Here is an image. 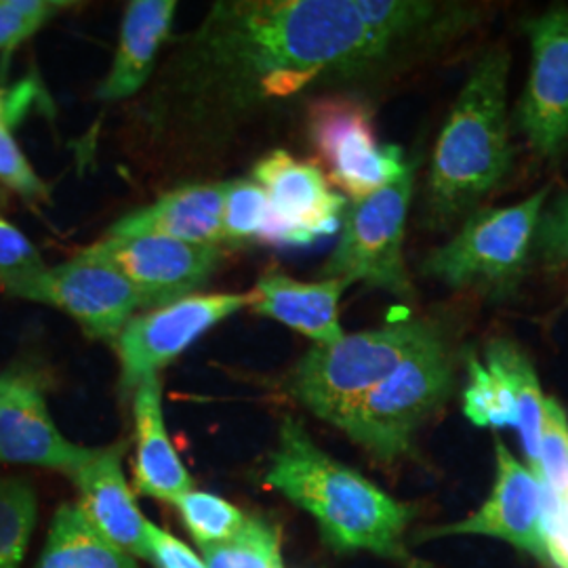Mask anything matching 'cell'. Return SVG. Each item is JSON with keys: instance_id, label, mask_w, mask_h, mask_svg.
<instances>
[{"instance_id": "6da1fadb", "label": "cell", "mask_w": 568, "mask_h": 568, "mask_svg": "<svg viewBox=\"0 0 568 568\" xmlns=\"http://www.w3.org/2000/svg\"><path fill=\"white\" fill-rule=\"evenodd\" d=\"M464 11L417 0L215 2L169 63L164 91L187 121H213L356 77L406 42L453 32Z\"/></svg>"}, {"instance_id": "7a4b0ae2", "label": "cell", "mask_w": 568, "mask_h": 568, "mask_svg": "<svg viewBox=\"0 0 568 568\" xmlns=\"http://www.w3.org/2000/svg\"><path fill=\"white\" fill-rule=\"evenodd\" d=\"M265 483L307 511L331 548L371 551L419 568L403 546L415 508L396 501L361 471L326 455L300 419H284Z\"/></svg>"}, {"instance_id": "3957f363", "label": "cell", "mask_w": 568, "mask_h": 568, "mask_svg": "<svg viewBox=\"0 0 568 568\" xmlns=\"http://www.w3.org/2000/svg\"><path fill=\"white\" fill-rule=\"evenodd\" d=\"M509 53L485 51L474 63L434 150L427 178L426 220L432 230L467 220L508 178Z\"/></svg>"}, {"instance_id": "277c9868", "label": "cell", "mask_w": 568, "mask_h": 568, "mask_svg": "<svg viewBox=\"0 0 568 568\" xmlns=\"http://www.w3.org/2000/svg\"><path fill=\"white\" fill-rule=\"evenodd\" d=\"M440 333L434 323L408 321L314 345L291 375V394L318 419L337 426L396 366Z\"/></svg>"}, {"instance_id": "5b68a950", "label": "cell", "mask_w": 568, "mask_h": 568, "mask_svg": "<svg viewBox=\"0 0 568 568\" xmlns=\"http://www.w3.org/2000/svg\"><path fill=\"white\" fill-rule=\"evenodd\" d=\"M453 384L455 363L440 333L396 366L335 427L375 459L392 464L410 453L415 432L447 403Z\"/></svg>"}, {"instance_id": "8992f818", "label": "cell", "mask_w": 568, "mask_h": 568, "mask_svg": "<svg viewBox=\"0 0 568 568\" xmlns=\"http://www.w3.org/2000/svg\"><path fill=\"white\" fill-rule=\"evenodd\" d=\"M548 194L546 185L523 203L474 211L447 244L427 255L422 272L455 288L508 295L527 272Z\"/></svg>"}, {"instance_id": "52a82bcc", "label": "cell", "mask_w": 568, "mask_h": 568, "mask_svg": "<svg viewBox=\"0 0 568 568\" xmlns=\"http://www.w3.org/2000/svg\"><path fill=\"white\" fill-rule=\"evenodd\" d=\"M415 163L379 192L352 201L342 220V236L323 267L325 278H344L410 297L413 284L406 272V215L413 199Z\"/></svg>"}, {"instance_id": "ba28073f", "label": "cell", "mask_w": 568, "mask_h": 568, "mask_svg": "<svg viewBox=\"0 0 568 568\" xmlns=\"http://www.w3.org/2000/svg\"><path fill=\"white\" fill-rule=\"evenodd\" d=\"M310 140L328 180L352 201H361L406 171L403 148L379 143L373 112L347 95H326L310 105Z\"/></svg>"}, {"instance_id": "9c48e42d", "label": "cell", "mask_w": 568, "mask_h": 568, "mask_svg": "<svg viewBox=\"0 0 568 568\" xmlns=\"http://www.w3.org/2000/svg\"><path fill=\"white\" fill-rule=\"evenodd\" d=\"M251 304V291L190 295L133 316L114 342L122 392H135L145 377L159 375V368L173 363L204 333Z\"/></svg>"}, {"instance_id": "30bf717a", "label": "cell", "mask_w": 568, "mask_h": 568, "mask_svg": "<svg viewBox=\"0 0 568 568\" xmlns=\"http://www.w3.org/2000/svg\"><path fill=\"white\" fill-rule=\"evenodd\" d=\"M530 72L516 121L528 148L549 163L568 150V9L556 7L525 23Z\"/></svg>"}, {"instance_id": "8fae6325", "label": "cell", "mask_w": 568, "mask_h": 568, "mask_svg": "<svg viewBox=\"0 0 568 568\" xmlns=\"http://www.w3.org/2000/svg\"><path fill=\"white\" fill-rule=\"evenodd\" d=\"M270 201V217L260 234L267 244L305 246L342 227L345 199L335 194L325 171L284 150H274L253 169Z\"/></svg>"}, {"instance_id": "7c38bea8", "label": "cell", "mask_w": 568, "mask_h": 568, "mask_svg": "<svg viewBox=\"0 0 568 568\" xmlns=\"http://www.w3.org/2000/svg\"><path fill=\"white\" fill-rule=\"evenodd\" d=\"M82 257L116 270L154 310L194 295L224 260L222 246L169 241L159 236L110 239L81 251Z\"/></svg>"}, {"instance_id": "4fadbf2b", "label": "cell", "mask_w": 568, "mask_h": 568, "mask_svg": "<svg viewBox=\"0 0 568 568\" xmlns=\"http://www.w3.org/2000/svg\"><path fill=\"white\" fill-rule=\"evenodd\" d=\"M18 297L58 307L89 337L112 344L143 307L140 293L116 270L81 253L65 264L47 267Z\"/></svg>"}, {"instance_id": "5bb4252c", "label": "cell", "mask_w": 568, "mask_h": 568, "mask_svg": "<svg viewBox=\"0 0 568 568\" xmlns=\"http://www.w3.org/2000/svg\"><path fill=\"white\" fill-rule=\"evenodd\" d=\"M93 453L95 448L79 447L61 434L37 377L26 371L0 375V462L72 476Z\"/></svg>"}, {"instance_id": "9a60e30c", "label": "cell", "mask_w": 568, "mask_h": 568, "mask_svg": "<svg viewBox=\"0 0 568 568\" xmlns=\"http://www.w3.org/2000/svg\"><path fill=\"white\" fill-rule=\"evenodd\" d=\"M497 478L487 504L467 520L436 528L438 535H487L525 549L548 562L544 539V490L541 483L523 466L501 440H495Z\"/></svg>"}, {"instance_id": "2e32d148", "label": "cell", "mask_w": 568, "mask_h": 568, "mask_svg": "<svg viewBox=\"0 0 568 568\" xmlns=\"http://www.w3.org/2000/svg\"><path fill=\"white\" fill-rule=\"evenodd\" d=\"M225 185H183L156 203L124 215L108 230L110 239L159 236L190 244L222 246L224 236Z\"/></svg>"}, {"instance_id": "e0dca14e", "label": "cell", "mask_w": 568, "mask_h": 568, "mask_svg": "<svg viewBox=\"0 0 568 568\" xmlns=\"http://www.w3.org/2000/svg\"><path fill=\"white\" fill-rule=\"evenodd\" d=\"M121 445L95 448L91 459L72 474L81 493L79 508L103 537L129 556L148 558L145 523L122 471Z\"/></svg>"}, {"instance_id": "ac0fdd59", "label": "cell", "mask_w": 568, "mask_h": 568, "mask_svg": "<svg viewBox=\"0 0 568 568\" xmlns=\"http://www.w3.org/2000/svg\"><path fill=\"white\" fill-rule=\"evenodd\" d=\"M349 284L344 278L302 283L283 270L272 267L260 276L251 291V310L302 333L318 345L337 344L345 335L339 323V302Z\"/></svg>"}, {"instance_id": "d6986e66", "label": "cell", "mask_w": 568, "mask_h": 568, "mask_svg": "<svg viewBox=\"0 0 568 568\" xmlns=\"http://www.w3.org/2000/svg\"><path fill=\"white\" fill-rule=\"evenodd\" d=\"M135 415V483L143 495L175 504L194 488L190 471L173 447L163 413V386L159 375L145 377L133 392Z\"/></svg>"}, {"instance_id": "ffe728a7", "label": "cell", "mask_w": 568, "mask_h": 568, "mask_svg": "<svg viewBox=\"0 0 568 568\" xmlns=\"http://www.w3.org/2000/svg\"><path fill=\"white\" fill-rule=\"evenodd\" d=\"M178 4L173 0H133L124 11L114 63L98 89L103 102L135 95L152 74L156 53L171 32Z\"/></svg>"}, {"instance_id": "44dd1931", "label": "cell", "mask_w": 568, "mask_h": 568, "mask_svg": "<svg viewBox=\"0 0 568 568\" xmlns=\"http://www.w3.org/2000/svg\"><path fill=\"white\" fill-rule=\"evenodd\" d=\"M37 568H138V565L133 556L110 544L87 520L79 504H65L53 518Z\"/></svg>"}, {"instance_id": "7402d4cb", "label": "cell", "mask_w": 568, "mask_h": 568, "mask_svg": "<svg viewBox=\"0 0 568 568\" xmlns=\"http://www.w3.org/2000/svg\"><path fill=\"white\" fill-rule=\"evenodd\" d=\"M487 366L497 371L508 382L514 400L518 408V427L520 438L528 459V469L541 483V417H544V403L546 396L541 392V384L537 379L535 366L527 354L516 344L504 337L488 342Z\"/></svg>"}, {"instance_id": "603a6c76", "label": "cell", "mask_w": 568, "mask_h": 568, "mask_svg": "<svg viewBox=\"0 0 568 568\" xmlns=\"http://www.w3.org/2000/svg\"><path fill=\"white\" fill-rule=\"evenodd\" d=\"M39 501L23 478L0 480V568H20L34 532Z\"/></svg>"}, {"instance_id": "cb8c5ba5", "label": "cell", "mask_w": 568, "mask_h": 568, "mask_svg": "<svg viewBox=\"0 0 568 568\" xmlns=\"http://www.w3.org/2000/svg\"><path fill=\"white\" fill-rule=\"evenodd\" d=\"M201 549L206 568H278L283 565L281 535L262 518H246L234 537Z\"/></svg>"}, {"instance_id": "d4e9b609", "label": "cell", "mask_w": 568, "mask_h": 568, "mask_svg": "<svg viewBox=\"0 0 568 568\" xmlns=\"http://www.w3.org/2000/svg\"><path fill=\"white\" fill-rule=\"evenodd\" d=\"M467 368L469 386L464 392L467 419L480 427H518V408L508 382L474 354H469Z\"/></svg>"}, {"instance_id": "484cf974", "label": "cell", "mask_w": 568, "mask_h": 568, "mask_svg": "<svg viewBox=\"0 0 568 568\" xmlns=\"http://www.w3.org/2000/svg\"><path fill=\"white\" fill-rule=\"evenodd\" d=\"M175 508L180 509L183 525L201 548L227 541L244 527L248 518L222 497L194 488L175 501Z\"/></svg>"}, {"instance_id": "4316f807", "label": "cell", "mask_w": 568, "mask_h": 568, "mask_svg": "<svg viewBox=\"0 0 568 568\" xmlns=\"http://www.w3.org/2000/svg\"><path fill=\"white\" fill-rule=\"evenodd\" d=\"M270 217V201L264 187L253 180H234L225 185V243L260 239Z\"/></svg>"}, {"instance_id": "83f0119b", "label": "cell", "mask_w": 568, "mask_h": 568, "mask_svg": "<svg viewBox=\"0 0 568 568\" xmlns=\"http://www.w3.org/2000/svg\"><path fill=\"white\" fill-rule=\"evenodd\" d=\"M44 270L39 248L16 225L0 217V291L18 297Z\"/></svg>"}, {"instance_id": "f1b7e54d", "label": "cell", "mask_w": 568, "mask_h": 568, "mask_svg": "<svg viewBox=\"0 0 568 568\" xmlns=\"http://www.w3.org/2000/svg\"><path fill=\"white\" fill-rule=\"evenodd\" d=\"M541 487L558 499L567 490L568 417L556 398H546L541 417Z\"/></svg>"}, {"instance_id": "f546056e", "label": "cell", "mask_w": 568, "mask_h": 568, "mask_svg": "<svg viewBox=\"0 0 568 568\" xmlns=\"http://www.w3.org/2000/svg\"><path fill=\"white\" fill-rule=\"evenodd\" d=\"M72 2L55 0H0V51H9L41 30Z\"/></svg>"}, {"instance_id": "4dcf8cb0", "label": "cell", "mask_w": 568, "mask_h": 568, "mask_svg": "<svg viewBox=\"0 0 568 568\" xmlns=\"http://www.w3.org/2000/svg\"><path fill=\"white\" fill-rule=\"evenodd\" d=\"M532 255L551 270L568 265V192L541 213L535 230Z\"/></svg>"}, {"instance_id": "1f68e13d", "label": "cell", "mask_w": 568, "mask_h": 568, "mask_svg": "<svg viewBox=\"0 0 568 568\" xmlns=\"http://www.w3.org/2000/svg\"><path fill=\"white\" fill-rule=\"evenodd\" d=\"M0 182L30 203H41L49 196L47 185L26 161L11 131L4 126H0Z\"/></svg>"}, {"instance_id": "d6a6232c", "label": "cell", "mask_w": 568, "mask_h": 568, "mask_svg": "<svg viewBox=\"0 0 568 568\" xmlns=\"http://www.w3.org/2000/svg\"><path fill=\"white\" fill-rule=\"evenodd\" d=\"M145 541L148 560H152L156 568H206L201 556L150 520L145 523Z\"/></svg>"}, {"instance_id": "836d02e7", "label": "cell", "mask_w": 568, "mask_h": 568, "mask_svg": "<svg viewBox=\"0 0 568 568\" xmlns=\"http://www.w3.org/2000/svg\"><path fill=\"white\" fill-rule=\"evenodd\" d=\"M544 539L548 562L556 568H568V499L560 497L554 511L544 514Z\"/></svg>"}, {"instance_id": "e575fe53", "label": "cell", "mask_w": 568, "mask_h": 568, "mask_svg": "<svg viewBox=\"0 0 568 568\" xmlns=\"http://www.w3.org/2000/svg\"><path fill=\"white\" fill-rule=\"evenodd\" d=\"M0 126H4V108H2V91H0ZM9 131V129H7Z\"/></svg>"}, {"instance_id": "d590c367", "label": "cell", "mask_w": 568, "mask_h": 568, "mask_svg": "<svg viewBox=\"0 0 568 568\" xmlns=\"http://www.w3.org/2000/svg\"><path fill=\"white\" fill-rule=\"evenodd\" d=\"M562 497H567V499H568V493H567V495H562Z\"/></svg>"}, {"instance_id": "8d00e7d4", "label": "cell", "mask_w": 568, "mask_h": 568, "mask_svg": "<svg viewBox=\"0 0 568 568\" xmlns=\"http://www.w3.org/2000/svg\"><path fill=\"white\" fill-rule=\"evenodd\" d=\"M278 568H284V567H283V565H281V567H278Z\"/></svg>"}]
</instances>
